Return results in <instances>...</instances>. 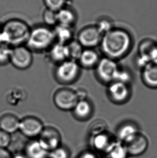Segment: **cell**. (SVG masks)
Returning a JSON list of instances; mask_svg holds the SVG:
<instances>
[{"instance_id":"e0dca14e","label":"cell","mask_w":157,"mask_h":158,"mask_svg":"<svg viewBox=\"0 0 157 158\" xmlns=\"http://www.w3.org/2000/svg\"><path fill=\"white\" fill-rule=\"evenodd\" d=\"M24 154L27 158H48L49 152L42 147L38 140H34L26 145Z\"/></svg>"},{"instance_id":"e575fe53","label":"cell","mask_w":157,"mask_h":158,"mask_svg":"<svg viewBox=\"0 0 157 158\" xmlns=\"http://www.w3.org/2000/svg\"><path fill=\"white\" fill-rule=\"evenodd\" d=\"M151 62L157 63V46H154L149 54Z\"/></svg>"},{"instance_id":"30bf717a","label":"cell","mask_w":157,"mask_h":158,"mask_svg":"<svg viewBox=\"0 0 157 158\" xmlns=\"http://www.w3.org/2000/svg\"><path fill=\"white\" fill-rule=\"evenodd\" d=\"M118 69L119 66L113 59L106 57L98 62L96 71L98 76L103 81L110 82L115 80V75Z\"/></svg>"},{"instance_id":"603a6c76","label":"cell","mask_w":157,"mask_h":158,"mask_svg":"<svg viewBox=\"0 0 157 158\" xmlns=\"http://www.w3.org/2000/svg\"><path fill=\"white\" fill-rule=\"evenodd\" d=\"M70 59L78 61L83 52V47L78 41L73 40L67 44Z\"/></svg>"},{"instance_id":"44dd1931","label":"cell","mask_w":157,"mask_h":158,"mask_svg":"<svg viewBox=\"0 0 157 158\" xmlns=\"http://www.w3.org/2000/svg\"><path fill=\"white\" fill-rule=\"evenodd\" d=\"M92 108L91 104L86 99L79 100L73 109V114L78 120H85L91 114Z\"/></svg>"},{"instance_id":"4fadbf2b","label":"cell","mask_w":157,"mask_h":158,"mask_svg":"<svg viewBox=\"0 0 157 158\" xmlns=\"http://www.w3.org/2000/svg\"><path fill=\"white\" fill-rule=\"evenodd\" d=\"M47 52L50 60L56 64L70 59L67 44L55 42Z\"/></svg>"},{"instance_id":"d4e9b609","label":"cell","mask_w":157,"mask_h":158,"mask_svg":"<svg viewBox=\"0 0 157 158\" xmlns=\"http://www.w3.org/2000/svg\"><path fill=\"white\" fill-rule=\"evenodd\" d=\"M42 19L45 26L53 28L58 24L57 12L46 8L42 14Z\"/></svg>"},{"instance_id":"7a4b0ae2","label":"cell","mask_w":157,"mask_h":158,"mask_svg":"<svg viewBox=\"0 0 157 158\" xmlns=\"http://www.w3.org/2000/svg\"><path fill=\"white\" fill-rule=\"evenodd\" d=\"M31 28L26 22L18 19L6 21L2 25V42L11 47L26 45Z\"/></svg>"},{"instance_id":"4dcf8cb0","label":"cell","mask_w":157,"mask_h":158,"mask_svg":"<svg viewBox=\"0 0 157 158\" xmlns=\"http://www.w3.org/2000/svg\"><path fill=\"white\" fill-rule=\"evenodd\" d=\"M11 140L10 134L0 129V148H6L10 145Z\"/></svg>"},{"instance_id":"2e32d148","label":"cell","mask_w":157,"mask_h":158,"mask_svg":"<svg viewBox=\"0 0 157 158\" xmlns=\"http://www.w3.org/2000/svg\"><path fill=\"white\" fill-rule=\"evenodd\" d=\"M73 27L58 24L53 28L55 41L58 42L67 44L74 39Z\"/></svg>"},{"instance_id":"d6a6232c","label":"cell","mask_w":157,"mask_h":158,"mask_svg":"<svg viewBox=\"0 0 157 158\" xmlns=\"http://www.w3.org/2000/svg\"><path fill=\"white\" fill-rule=\"evenodd\" d=\"M78 158H99L96 152L93 150H85L80 153Z\"/></svg>"},{"instance_id":"d590c367","label":"cell","mask_w":157,"mask_h":158,"mask_svg":"<svg viewBox=\"0 0 157 158\" xmlns=\"http://www.w3.org/2000/svg\"><path fill=\"white\" fill-rule=\"evenodd\" d=\"M13 158H27V157L25 154H18L13 156Z\"/></svg>"},{"instance_id":"ac0fdd59","label":"cell","mask_w":157,"mask_h":158,"mask_svg":"<svg viewBox=\"0 0 157 158\" xmlns=\"http://www.w3.org/2000/svg\"><path fill=\"white\" fill-rule=\"evenodd\" d=\"M58 24L73 27L77 21V17L74 11L68 6H65L57 11Z\"/></svg>"},{"instance_id":"277c9868","label":"cell","mask_w":157,"mask_h":158,"mask_svg":"<svg viewBox=\"0 0 157 158\" xmlns=\"http://www.w3.org/2000/svg\"><path fill=\"white\" fill-rule=\"evenodd\" d=\"M80 68L78 61L68 59L57 64L54 70V77L56 81L62 85L73 83L78 77Z\"/></svg>"},{"instance_id":"836d02e7","label":"cell","mask_w":157,"mask_h":158,"mask_svg":"<svg viewBox=\"0 0 157 158\" xmlns=\"http://www.w3.org/2000/svg\"><path fill=\"white\" fill-rule=\"evenodd\" d=\"M10 152L6 148H0V158H13Z\"/></svg>"},{"instance_id":"f1b7e54d","label":"cell","mask_w":157,"mask_h":158,"mask_svg":"<svg viewBox=\"0 0 157 158\" xmlns=\"http://www.w3.org/2000/svg\"><path fill=\"white\" fill-rule=\"evenodd\" d=\"M70 154L68 150L62 146L49 152V158H70Z\"/></svg>"},{"instance_id":"f546056e","label":"cell","mask_w":157,"mask_h":158,"mask_svg":"<svg viewBox=\"0 0 157 158\" xmlns=\"http://www.w3.org/2000/svg\"><path fill=\"white\" fill-rule=\"evenodd\" d=\"M131 79L130 75L127 71L121 69L119 68L115 77V81H121L124 83H127Z\"/></svg>"},{"instance_id":"9a60e30c","label":"cell","mask_w":157,"mask_h":158,"mask_svg":"<svg viewBox=\"0 0 157 158\" xmlns=\"http://www.w3.org/2000/svg\"><path fill=\"white\" fill-rule=\"evenodd\" d=\"M20 120L13 113H4L0 117V129L9 134L19 130Z\"/></svg>"},{"instance_id":"7402d4cb","label":"cell","mask_w":157,"mask_h":158,"mask_svg":"<svg viewBox=\"0 0 157 158\" xmlns=\"http://www.w3.org/2000/svg\"><path fill=\"white\" fill-rule=\"evenodd\" d=\"M99 60L98 53L93 50L87 48L83 49L78 61L80 65L91 68L97 65Z\"/></svg>"},{"instance_id":"83f0119b","label":"cell","mask_w":157,"mask_h":158,"mask_svg":"<svg viewBox=\"0 0 157 158\" xmlns=\"http://www.w3.org/2000/svg\"><path fill=\"white\" fill-rule=\"evenodd\" d=\"M46 8L57 12L67 6V0H42Z\"/></svg>"},{"instance_id":"8fae6325","label":"cell","mask_w":157,"mask_h":158,"mask_svg":"<svg viewBox=\"0 0 157 158\" xmlns=\"http://www.w3.org/2000/svg\"><path fill=\"white\" fill-rule=\"evenodd\" d=\"M124 144L129 156H138L147 151L149 147V140L145 135L139 132Z\"/></svg>"},{"instance_id":"ffe728a7","label":"cell","mask_w":157,"mask_h":158,"mask_svg":"<svg viewBox=\"0 0 157 158\" xmlns=\"http://www.w3.org/2000/svg\"><path fill=\"white\" fill-rule=\"evenodd\" d=\"M138 131L137 126L132 123H125L119 127L116 138L122 143H125L137 135Z\"/></svg>"},{"instance_id":"484cf974","label":"cell","mask_w":157,"mask_h":158,"mask_svg":"<svg viewBox=\"0 0 157 158\" xmlns=\"http://www.w3.org/2000/svg\"><path fill=\"white\" fill-rule=\"evenodd\" d=\"M107 126L105 122L97 120L91 123L89 127V133L91 137L107 132Z\"/></svg>"},{"instance_id":"52a82bcc","label":"cell","mask_w":157,"mask_h":158,"mask_svg":"<svg viewBox=\"0 0 157 158\" xmlns=\"http://www.w3.org/2000/svg\"><path fill=\"white\" fill-rule=\"evenodd\" d=\"M44 127L42 121L34 116L29 115L20 120L19 131L29 138L39 137Z\"/></svg>"},{"instance_id":"7c38bea8","label":"cell","mask_w":157,"mask_h":158,"mask_svg":"<svg viewBox=\"0 0 157 158\" xmlns=\"http://www.w3.org/2000/svg\"><path fill=\"white\" fill-rule=\"evenodd\" d=\"M91 138L92 145L95 151L108 154L119 141L116 137L111 135L107 132L91 137Z\"/></svg>"},{"instance_id":"6da1fadb","label":"cell","mask_w":157,"mask_h":158,"mask_svg":"<svg viewBox=\"0 0 157 158\" xmlns=\"http://www.w3.org/2000/svg\"><path fill=\"white\" fill-rule=\"evenodd\" d=\"M101 43L107 57L114 59L122 57L128 52L131 39L125 30L113 28L103 35Z\"/></svg>"},{"instance_id":"4316f807","label":"cell","mask_w":157,"mask_h":158,"mask_svg":"<svg viewBox=\"0 0 157 158\" xmlns=\"http://www.w3.org/2000/svg\"><path fill=\"white\" fill-rule=\"evenodd\" d=\"M12 48L5 43L0 44V66H3L10 62Z\"/></svg>"},{"instance_id":"d6986e66","label":"cell","mask_w":157,"mask_h":158,"mask_svg":"<svg viewBox=\"0 0 157 158\" xmlns=\"http://www.w3.org/2000/svg\"><path fill=\"white\" fill-rule=\"evenodd\" d=\"M143 71V78L147 85L157 88V63L151 62L145 66Z\"/></svg>"},{"instance_id":"1f68e13d","label":"cell","mask_w":157,"mask_h":158,"mask_svg":"<svg viewBox=\"0 0 157 158\" xmlns=\"http://www.w3.org/2000/svg\"><path fill=\"white\" fill-rule=\"evenodd\" d=\"M100 31L102 32V34L104 35L109 31L113 29L112 27V24L111 22L107 20H102L98 23V26H96Z\"/></svg>"},{"instance_id":"ba28073f","label":"cell","mask_w":157,"mask_h":158,"mask_svg":"<svg viewBox=\"0 0 157 158\" xmlns=\"http://www.w3.org/2000/svg\"><path fill=\"white\" fill-rule=\"evenodd\" d=\"M38 140L42 147L49 152L59 148L62 143V136L59 131L51 126L45 127Z\"/></svg>"},{"instance_id":"5b68a950","label":"cell","mask_w":157,"mask_h":158,"mask_svg":"<svg viewBox=\"0 0 157 158\" xmlns=\"http://www.w3.org/2000/svg\"><path fill=\"white\" fill-rule=\"evenodd\" d=\"M53 102L58 109L62 111H70L74 109L78 101L76 92L68 88L58 89L54 94Z\"/></svg>"},{"instance_id":"8d00e7d4","label":"cell","mask_w":157,"mask_h":158,"mask_svg":"<svg viewBox=\"0 0 157 158\" xmlns=\"http://www.w3.org/2000/svg\"><path fill=\"white\" fill-rule=\"evenodd\" d=\"M2 25H3V24H2L1 26H0V44L3 43V42H2V35H1V31H2Z\"/></svg>"},{"instance_id":"5bb4252c","label":"cell","mask_w":157,"mask_h":158,"mask_svg":"<svg viewBox=\"0 0 157 158\" xmlns=\"http://www.w3.org/2000/svg\"><path fill=\"white\" fill-rule=\"evenodd\" d=\"M108 92L111 98L117 102L127 100L129 95L127 84L121 81H113L109 86Z\"/></svg>"},{"instance_id":"3957f363","label":"cell","mask_w":157,"mask_h":158,"mask_svg":"<svg viewBox=\"0 0 157 158\" xmlns=\"http://www.w3.org/2000/svg\"><path fill=\"white\" fill-rule=\"evenodd\" d=\"M55 42L53 28L38 25L31 28L26 45L32 52H47Z\"/></svg>"},{"instance_id":"9c48e42d","label":"cell","mask_w":157,"mask_h":158,"mask_svg":"<svg viewBox=\"0 0 157 158\" xmlns=\"http://www.w3.org/2000/svg\"><path fill=\"white\" fill-rule=\"evenodd\" d=\"M103 35L96 26H89L80 31L77 41L83 47L91 48L101 42Z\"/></svg>"},{"instance_id":"cb8c5ba5","label":"cell","mask_w":157,"mask_h":158,"mask_svg":"<svg viewBox=\"0 0 157 158\" xmlns=\"http://www.w3.org/2000/svg\"><path fill=\"white\" fill-rule=\"evenodd\" d=\"M108 155L110 158H127L129 156L125 145L119 141H117Z\"/></svg>"},{"instance_id":"8992f818","label":"cell","mask_w":157,"mask_h":158,"mask_svg":"<svg viewBox=\"0 0 157 158\" xmlns=\"http://www.w3.org/2000/svg\"><path fill=\"white\" fill-rule=\"evenodd\" d=\"M33 62L32 52L26 45L12 48L10 62L15 68L21 70L29 68Z\"/></svg>"}]
</instances>
